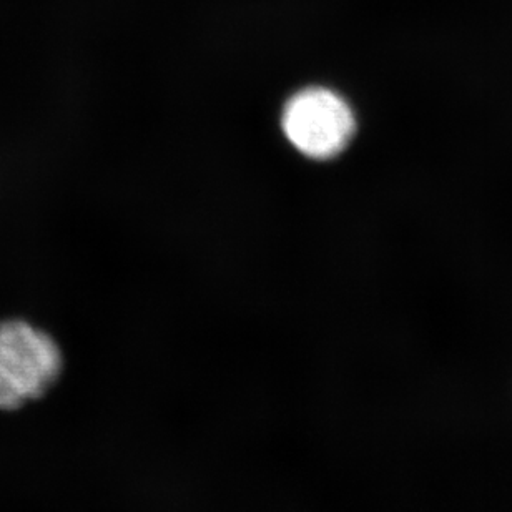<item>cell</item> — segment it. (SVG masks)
I'll return each instance as SVG.
<instances>
[{"mask_svg": "<svg viewBox=\"0 0 512 512\" xmlns=\"http://www.w3.org/2000/svg\"><path fill=\"white\" fill-rule=\"evenodd\" d=\"M281 128L288 142L305 157L330 160L346 150L355 137L356 117L341 95L310 87L286 102Z\"/></svg>", "mask_w": 512, "mask_h": 512, "instance_id": "7a4b0ae2", "label": "cell"}, {"mask_svg": "<svg viewBox=\"0 0 512 512\" xmlns=\"http://www.w3.org/2000/svg\"><path fill=\"white\" fill-rule=\"evenodd\" d=\"M57 341L24 320L0 321V409L42 398L62 373Z\"/></svg>", "mask_w": 512, "mask_h": 512, "instance_id": "6da1fadb", "label": "cell"}]
</instances>
